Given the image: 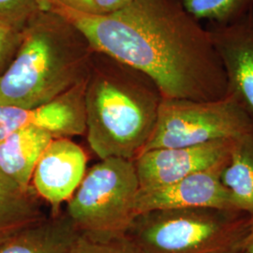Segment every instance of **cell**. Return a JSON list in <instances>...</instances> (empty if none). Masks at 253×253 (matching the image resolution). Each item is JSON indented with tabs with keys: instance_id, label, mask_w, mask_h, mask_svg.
Wrapping results in <instances>:
<instances>
[{
	"instance_id": "obj_4",
	"label": "cell",
	"mask_w": 253,
	"mask_h": 253,
	"mask_svg": "<svg viewBox=\"0 0 253 253\" xmlns=\"http://www.w3.org/2000/svg\"><path fill=\"white\" fill-rule=\"evenodd\" d=\"M252 225L244 212L185 208L137 214L125 233L142 253H243Z\"/></svg>"
},
{
	"instance_id": "obj_9",
	"label": "cell",
	"mask_w": 253,
	"mask_h": 253,
	"mask_svg": "<svg viewBox=\"0 0 253 253\" xmlns=\"http://www.w3.org/2000/svg\"><path fill=\"white\" fill-rule=\"evenodd\" d=\"M85 80L46 103L29 107L0 106V142L24 127H36L54 138L85 133Z\"/></svg>"
},
{
	"instance_id": "obj_11",
	"label": "cell",
	"mask_w": 253,
	"mask_h": 253,
	"mask_svg": "<svg viewBox=\"0 0 253 253\" xmlns=\"http://www.w3.org/2000/svg\"><path fill=\"white\" fill-rule=\"evenodd\" d=\"M86 163L84 150L71 138H54L37 163L31 186L41 199L58 209L81 184Z\"/></svg>"
},
{
	"instance_id": "obj_7",
	"label": "cell",
	"mask_w": 253,
	"mask_h": 253,
	"mask_svg": "<svg viewBox=\"0 0 253 253\" xmlns=\"http://www.w3.org/2000/svg\"><path fill=\"white\" fill-rule=\"evenodd\" d=\"M226 163L169 185L140 189L136 196L135 216L155 210L185 208H215L241 212L221 181Z\"/></svg>"
},
{
	"instance_id": "obj_17",
	"label": "cell",
	"mask_w": 253,
	"mask_h": 253,
	"mask_svg": "<svg viewBox=\"0 0 253 253\" xmlns=\"http://www.w3.org/2000/svg\"><path fill=\"white\" fill-rule=\"evenodd\" d=\"M71 253H142L126 233L79 232Z\"/></svg>"
},
{
	"instance_id": "obj_6",
	"label": "cell",
	"mask_w": 253,
	"mask_h": 253,
	"mask_svg": "<svg viewBox=\"0 0 253 253\" xmlns=\"http://www.w3.org/2000/svg\"><path fill=\"white\" fill-rule=\"evenodd\" d=\"M252 128L253 116L231 95L209 101L163 99L143 152L233 140Z\"/></svg>"
},
{
	"instance_id": "obj_22",
	"label": "cell",
	"mask_w": 253,
	"mask_h": 253,
	"mask_svg": "<svg viewBox=\"0 0 253 253\" xmlns=\"http://www.w3.org/2000/svg\"><path fill=\"white\" fill-rule=\"evenodd\" d=\"M253 253V225H252L250 235L248 236L246 246H245L244 253Z\"/></svg>"
},
{
	"instance_id": "obj_14",
	"label": "cell",
	"mask_w": 253,
	"mask_h": 253,
	"mask_svg": "<svg viewBox=\"0 0 253 253\" xmlns=\"http://www.w3.org/2000/svg\"><path fill=\"white\" fill-rule=\"evenodd\" d=\"M34 189H25L0 171V244L48 215Z\"/></svg>"
},
{
	"instance_id": "obj_3",
	"label": "cell",
	"mask_w": 253,
	"mask_h": 253,
	"mask_svg": "<svg viewBox=\"0 0 253 253\" xmlns=\"http://www.w3.org/2000/svg\"><path fill=\"white\" fill-rule=\"evenodd\" d=\"M94 52L72 22L53 10L39 9L0 76V106L29 108L57 98L85 80Z\"/></svg>"
},
{
	"instance_id": "obj_5",
	"label": "cell",
	"mask_w": 253,
	"mask_h": 253,
	"mask_svg": "<svg viewBox=\"0 0 253 253\" xmlns=\"http://www.w3.org/2000/svg\"><path fill=\"white\" fill-rule=\"evenodd\" d=\"M139 190L133 161L100 160L86 171L65 213L78 232L125 233L135 216Z\"/></svg>"
},
{
	"instance_id": "obj_8",
	"label": "cell",
	"mask_w": 253,
	"mask_h": 253,
	"mask_svg": "<svg viewBox=\"0 0 253 253\" xmlns=\"http://www.w3.org/2000/svg\"><path fill=\"white\" fill-rule=\"evenodd\" d=\"M234 140V139H233ZM233 140L173 148H158L133 160L140 189L169 185L190 174L210 169L229 158Z\"/></svg>"
},
{
	"instance_id": "obj_2",
	"label": "cell",
	"mask_w": 253,
	"mask_h": 253,
	"mask_svg": "<svg viewBox=\"0 0 253 253\" xmlns=\"http://www.w3.org/2000/svg\"><path fill=\"white\" fill-rule=\"evenodd\" d=\"M163 95L145 73L99 51L85 78V133L100 160L133 161L152 135Z\"/></svg>"
},
{
	"instance_id": "obj_15",
	"label": "cell",
	"mask_w": 253,
	"mask_h": 253,
	"mask_svg": "<svg viewBox=\"0 0 253 253\" xmlns=\"http://www.w3.org/2000/svg\"><path fill=\"white\" fill-rule=\"evenodd\" d=\"M221 181L238 209L253 217V128L233 140Z\"/></svg>"
},
{
	"instance_id": "obj_13",
	"label": "cell",
	"mask_w": 253,
	"mask_h": 253,
	"mask_svg": "<svg viewBox=\"0 0 253 253\" xmlns=\"http://www.w3.org/2000/svg\"><path fill=\"white\" fill-rule=\"evenodd\" d=\"M53 135L41 128L24 127L0 142V171L21 187H31L37 163Z\"/></svg>"
},
{
	"instance_id": "obj_16",
	"label": "cell",
	"mask_w": 253,
	"mask_h": 253,
	"mask_svg": "<svg viewBox=\"0 0 253 253\" xmlns=\"http://www.w3.org/2000/svg\"><path fill=\"white\" fill-rule=\"evenodd\" d=\"M184 7L199 21L228 24L253 10V0H182Z\"/></svg>"
},
{
	"instance_id": "obj_20",
	"label": "cell",
	"mask_w": 253,
	"mask_h": 253,
	"mask_svg": "<svg viewBox=\"0 0 253 253\" xmlns=\"http://www.w3.org/2000/svg\"><path fill=\"white\" fill-rule=\"evenodd\" d=\"M40 7H60L81 13L96 14L93 0H40Z\"/></svg>"
},
{
	"instance_id": "obj_1",
	"label": "cell",
	"mask_w": 253,
	"mask_h": 253,
	"mask_svg": "<svg viewBox=\"0 0 253 253\" xmlns=\"http://www.w3.org/2000/svg\"><path fill=\"white\" fill-rule=\"evenodd\" d=\"M72 22L96 50L145 73L163 99L220 100L226 75L207 27L182 0H132L107 14L48 7Z\"/></svg>"
},
{
	"instance_id": "obj_12",
	"label": "cell",
	"mask_w": 253,
	"mask_h": 253,
	"mask_svg": "<svg viewBox=\"0 0 253 253\" xmlns=\"http://www.w3.org/2000/svg\"><path fill=\"white\" fill-rule=\"evenodd\" d=\"M78 233L58 208L2 242L0 253H71Z\"/></svg>"
},
{
	"instance_id": "obj_21",
	"label": "cell",
	"mask_w": 253,
	"mask_h": 253,
	"mask_svg": "<svg viewBox=\"0 0 253 253\" xmlns=\"http://www.w3.org/2000/svg\"><path fill=\"white\" fill-rule=\"evenodd\" d=\"M96 14H107L124 8L132 0H93Z\"/></svg>"
},
{
	"instance_id": "obj_18",
	"label": "cell",
	"mask_w": 253,
	"mask_h": 253,
	"mask_svg": "<svg viewBox=\"0 0 253 253\" xmlns=\"http://www.w3.org/2000/svg\"><path fill=\"white\" fill-rule=\"evenodd\" d=\"M40 9V0H0V23L23 30Z\"/></svg>"
},
{
	"instance_id": "obj_19",
	"label": "cell",
	"mask_w": 253,
	"mask_h": 253,
	"mask_svg": "<svg viewBox=\"0 0 253 253\" xmlns=\"http://www.w3.org/2000/svg\"><path fill=\"white\" fill-rule=\"evenodd\" d=\"M23 30L0 23V76L7 70L18 50Z\"/></svg>"
},
{
	"instance_id": "obj_10",
	"label": "cell",
	"mask_w": 253,
	"mask_h": 253,
	"mask_svg": "<svg viewBox=\"0 0 253 253\" xmlns=\"http://www.w3.org/2000/svg\"><path fill=\"white\" fill-rule=\"evenodd\" d=\"M206 27L225 72L227 94L253 117V10L234 22Z\"/></svg>"
}]
</instances>
